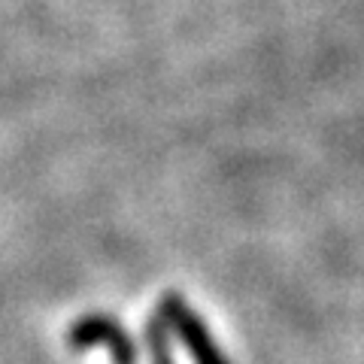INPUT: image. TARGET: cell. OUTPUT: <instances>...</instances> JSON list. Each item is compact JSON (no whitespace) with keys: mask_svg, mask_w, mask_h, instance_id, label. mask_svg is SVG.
<instances>
[{"mask_svg":"<svg viewBox=\"0 0 364 364\" xmlns=\"http://www.w3.org/2000/svg\"><path fill=\"white\" fill-rule=\"evenodd\" d=\"M158 316L164 318L167 331L182 340V346L191 352L195 364H231L225 352L219 349V343L213 340V334L207 331V325L200 322V316L179 294H167L161 306H158Z\"/></svg>","mask_w":364,"mask_h":364,"instance_id":"6da1fadb","label":"cell"},{"mask_svg":"<svg viewBox=\"0 0 364 364\" xmlns=\"http://www.w3.org/2000/svg\"><path fill=\"white\" fill-rule=\"evenodd\" d=\"M70 349H107L112 364H136V346L131 334L107 313H85L67 328Z\"/></svg>","mask_w":364,"mask_h":364,"instance_id":"7a4b0ae2","label":"cell"},{"mask_svg":"<svg viewBox=\"0 0 364 364\" xmlns=\"http://www.w3.org/2000/svg\"><path fill=\"white\" fill-rule=\"evenodd\" d=\"M146 349H149L152 364H176L173 361V346H170V331L161 316H152L146 322Z\"/></svg>","mask_w":364,"mask_h":364,"instance_id":"3957f363","label":"cell"}]
</instances>
